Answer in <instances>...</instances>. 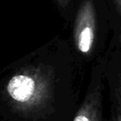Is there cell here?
<instances>
[{
    "label": "cell",
    "mask_w": 121,
    "mask_h": 121,
    "mask_svg": "<svg viewBox=\"0 0 121 121\" xmlns=\"http://www.w3.org/2000/svg\"><path fill=\"white\" fill-rule=\"evenodd\" d=\"M113 16L121 22V0H106Z\"/></svg>",
    "instance_id": "obj_6"
},
{
    "label": "cell",
    "mask_w": 121,
    "mask_h": 121,
    "mask_svg": "<svg viewBox=\"0 0 121 121\" xmlns=\"http://www.w3.org/2000/svg\"><path fill=\"white\" fill-rule=\"evenodd\" d=\"M113 121H121V78L113 91Z\"/></svg>",
    "instance_id": "obj_5"
},
{
    "label": "cell",
    "mask_w": 121,
    "mask_h": 121,
    "mask_svg": "<svg viewBox=\"0 0 121 121\" xmlns=\"http://www.w3.org/2000/svg\"><path fill=\"white\" fill-rule=\"evenodd\" d=\"M73 42L83 56H91L99 29L111 22L106 0H78L73 16Z\"/></svg>",
    "instance_id": "obj_2"
},
{
    "label": "cell",
    "mask_w": 121,
    "mask_h": 121,
    "mask_svg": "<svg viewBox=\"0 0 121 121\" xmlns=\"http://www.w3.org/2000/svg\"><path fill=\"white\" fill-rule=\"evenodd\" d=\"M101 83L89 88L73 121H102Z\"/></svg>",
    "instance_id": "obj_3"
},
{
    "label": "cell",
    "mask_w": 121,
    "mask_h": 121,
    "mask_svg": "<svg viewBox=\"0 0 121 121\" xmlns=\"http://www.w3.org/2000/svg\"><path fill=\"white\" fill-rule=\"evenodd\" d=\"M60 14L66 20L73 18L78 0H52Z\"/></svg>",
    "instance_id": "obj_4"
},
{
    "label": "cell",
    "mask_w": 121,
    "mask_h": 121,
    "mask_svg": "<svg viewBox=\"0 0 121 121\" xmlns=\"http://www.w3.org/2000/svg\"><path fill=\"white\" fill-rule=\"evenodd\" d=\"M111 17H112V25L114 26L115 36L121 47V22L118 18H116L114 16H113L112 13H111Z\"/></svg>",
    "instance_id": "obj_7"
},
{
    "label": "cell",
    "mask_w": 121,
    "mask_h": 121,
    "mask_svg": "<svg viewBox=\"0 0 121 121\" xmlns=\"http://www.w3.org/2000/svg\"><path fill=\"white\" fill-rule=\"evenodd\" d=\"M53 69L42 63L30 64L17 70L5 86V97L14 112L34 115L53 99Z\"/></svg>",
    "instance_id": "obj_1"
}]
</instances>
